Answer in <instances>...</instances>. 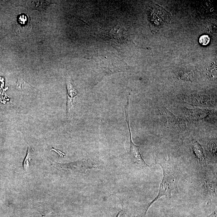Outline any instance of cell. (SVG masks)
<instances>
[{
    "label": "cell",
    "mask_w": 217,
    "mask_h": 217,
    "mask_svg": "<svg viewBox=\"0 0 217 217\" xmlns=\"http://www.w3.org/2000/svg\"><path fill=\"white\" fill-rule=\"evenodd\" d=\"M162 167L163 171V178L161 182L158 195L151 202L148 203L145 210L144 215L146 216L149 208L154 203L162 196H166L171 198L172 191L178 192V181L179 174L177 166H174L169 163L160 161L157 162Z\"/></svg>",
    "instance_id": "obj_1"
},
{
    "label": "cell",
    "mask_w": 217,
    "mask_h": 217,
    "mask_svg": "<svg viewBox=\"0 0 217 217\" xmlns=\"http://www.w3.org/2000/svg\"><path fill=\"white\" fill-rule=\"evenodd\" d=\"M130 100V98H127V103L124 108L126 121L128 127L130 136V152L129 153V155L132 162L136 166L141 168H148L150 166L145 162L142 157L140 151V147L135 144L132 140L131 132L130 128V120H129Z\"/></svg>",
    "instance_id": "obj_2"
},
{
    "label": "cell",
    "mask_w": 217,
    "mask_h": 217,
    "mask_svg": "<svg viewBox=\"0 0 217 217\" xmlns=\"http://www.w3.org/2000/svg\"><path fill=\"white\" fill-rule=\"evenodd\" d=\"M193 149L196 156L201 161H205V158L204 153V149L201 145L195 140L192 141Z\"/></svg>",
    "instance_id": "obj_3"
},
{
    "label": "cell",
    "mask_w": 217,
    "mask_h": 217,
    "mask_svg": "<svg viewBox=\"0 0 217 217\" xmlns=\"http://www.w3.org/2000/svg\"><path fill=\"white\" fill-rule=\"evenodd\" d=\"M67 90L68 94V103L70 104H72L73 102L74 98L76 96L77 94V90L75 87L70 83H68L67 85Z\"/></svg>",
    "instance_id": "obj_4"
},
{
    "label": "cell",
    "mask_w": 217,
    "mask_h": 217,
    "mask_svg": "<svg viewBox=\"0 0 217 217\" xmlns=\"http://www.w3.org/2000/svg\"><path fill=\"white\" fill-rule=\"evenodd\" d=\"M51 2L47 1H36L33 2L32 9L39 11H44Z\"/></svg>",
    "instance_id": "obj_5"
},
{
    "label": "cell",
    "mask_w": 217,
    "mask_h": 217,
    "mask_svg": "<svg viewBox=\"0 0 217 217\" xmlns=\"http://www.w3.org/2000/svg\"><path fill=\"white\" fill-rule=\"evenodd\" d=\"M33 154V150L31 147L28 145L27 155L25 158L24 162L23 163V168L25 170L27 171L30 166L31 161L32 159Z\"/></svg>",
    "instance_id": "obj_6"
},
{
    "label": "cell",
    "mask_w": 217,
    "mask_h": 217,
    "mask_svg": "<svg viewBox=\"0 0 217 217\" xmlns=\"http://www.w3.org/2000/svg\"><path fill=\"white\" fill-rule=\"evenodd\" d=\"M210 40V38L208 35H204L200 37L199 38V42L200 44L202 46H206L208 45Z\"/></svg>",
    "instance_id": "obj_7"
},
{
    "label": "cell",
    "mask_w": 217,
    "mask_h": 217,
    "mask_svg": "<svg viewBox=\"0 0 217 217\" xmlns=\"http://www.w3.org/2000/svg\"><path fill=\"white\" fill-rule=\"evenodd\" d=\"M181 78L187 81H191V79H193V75L191 72H189L185 73L181 76Z\"/></svg>",
    "instance_id": "obj_8"
},
{
    "label": "cell",
    "mask_w": 217,
    "mask_h": 217,
    "mask_svg": "<svg viewBox=\"0 0 217 217\" xmlns=\"http://www.w3.org/2000/svg\"><path fill=\"white\" fill-rule=\"evenodd\" d=\"M18 20H19V22L21 24H24L27 22V17L25 14L20 15V17L18 19Z\"/></svg>",
    "instance_id": "obj_9"
},
{
    "label": "cell",
    "mask_w": 217,
    "mask_h": 217,
    "mask_svg": "<svg viewBox=\"0 0 217 217\" xmlns=\"http://www.w3.org/2000/svg\"><path fill=\"white\" fill-rule=\"evenodd\" d=\"M206 217H217V210H215L210 215H208V216Z\"/></svg>",
    "instance_id": "obj_10"
},
{
    "label": "cell",
    "mask_w": 217,
    "mask_h": 217,
    "mask_svg": "<svg viewBox=\"0 0 217 217\" xmlns=\"http://www.w3.org/2000/svg\"><path fill=\"white\" fill-rule=\"evenodd\" d=\"M122 213H123V210H122V211H119L116 217H122Z\"/></svg>",
    "instance_id": "obj_11"
}]
</instances>
